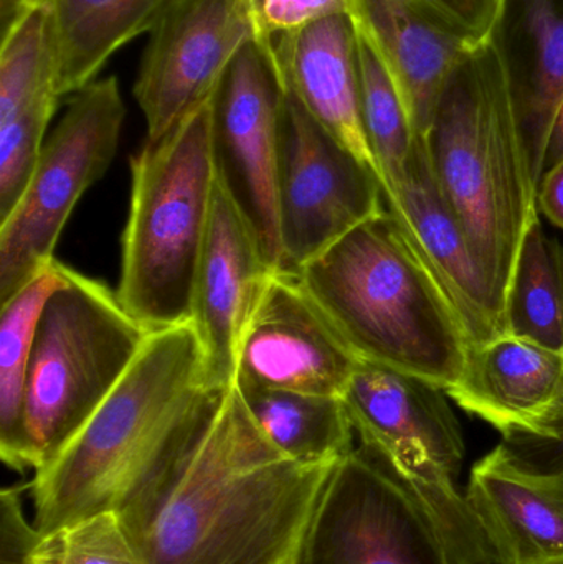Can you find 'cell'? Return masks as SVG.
I'll use <instances>...</instances> for the list:
<instances>
[{"mask_svg":"<svg viewBox=\"0 0 563 564\" xmlns=\"http://www.w3.org/2000/svg\"><path fill=\"white\" fill-rule=\"evenodd\" d=\"M336 464H301L235 384L184 457L121 513L144 564H293Z\"/></svg>","mask_w":563,"mask_h":564,"instance_id":"6da1fadb","label":"cell"},{"mask_svg":"<svg viewBox=\"0 0 563 564\" xmlns=\"http://www.w3.org/2000/svg\"><path fill=\"white\" fill-rule=\"evenodd\" d=\"M227 391L208 384L191 322L151 332L141 354L32 484L40 535L98 513H121L197 443Z\"/></svg>","mask_w":563,"mask_h":564,"instance_id":"7a4b0ae2","label":"cell"},{"mask_svg":"<svg viewBox=\"0 0 563 564\" xmlns=\"http://www.w3.org/2000/svg\"><path fill=\"white\" fill-rule=\"evenodd\" d=\"M296 280L359 360L445 391L462 377L468 335L389 208L311 260Z\"/></svg>","mask_w":563,"mask_h":564,"instance_id":"3957f363","label":"cell"},{"mask_svg":"<svg viewBox=\"0 0 563 564\" xmlns=\"http://www.w3.org/2000/svg\"><path fill=\"white\" fill-rule=\"evenodd\" d=\"M425 144L440 191L505 314L522 243L539 220V184L488 43L446 76Z\"/></svg>","mask_w":563,"mask_h":564,"instance_id":"277c9868","label":"cell"},{"mask_svg":"<svg viewBox=\"0 0 563 564\" xmlns=\"http://www.w3.org/2000/svg\"><path fill=\"white\" fill-rule=\"evenodd\" d=\"M212 95L171 131L148 139L131 161V205L116 292L151 332L192 318L217 182Z\"/></svg>","mask_w":563,"mask_h":564,"instance_id":"5b68a950","label":"cell"},{"mask_svg":"<svg viewBox=\"0 0 563 564\" xmlns=\"http://www.w3.org/2000/svg\"><path fill=\"white\" fill-rule=\"evenodd\" d=\"M151 330L105 282L65 267L36 325L25 384L33 470L50 463L128 373Z\"/></svg>","mask_w":563,"mask_h":564,"instance_id":"8992f818","label":"cell"},{"mask_svg":"<svg viewBox=\"0 0 563 564\" xmlns=\"http://www.w3.org/2000/svg\"><path fill=\"white\" fill-rule=\"evenodd\" d=\"M445 390L383 365L359 361L343 403L362 446L379 454L432 519L453 564H498L458 480L462 427Z\"/></svg>","mask_w":563,"mask_h":564,"instance_id":"52a82bcc","label":"cell"},{"mask_svg":"<svg viewBox=\"0 0 563 564\" xmlns=\"http://www.w3.org/2000/svg\"><path fill=\"white\" fill-rule=\"evenodd\" d=\"M124 118L116 76L95 79L69 96L22 198L0 221V302L55 261L53 251L73 208L118 152Z\"/></svg>","mask_w":563,"mask_h":564,"instance_id":"ba28073f","label":"cell"},{"mask_svg":"<svg viewBox=\"0 0 563 564\" xmlns=\"http://www.w3.org/2000/svg\"><path fill=\"white\" fill-rule=\"evenodd\" d=\"M277 198L278 273L294 278L354 228L387 210L376 172L317 122L288 86L281 112Z\"/></svg>","mask_w":563,"mask_h":564,"instance_id":"9c48e42d","label":"cell"},{"mask_svg":"<svg viewBox=\"0 0 563 564\" xmlns=\"http://www.w3.org/2000/svg\"><path fill=\"white\" fill-rule=\"evenodd\" d=\"M293 564H453L396 470L367 447L334 466Z\"/></svg>","mask_w":563,"mask_h":564,"instance_id":"30bf717a","label":"cell"},{"mask_svg":"<svg viewBox=\"0 0 563 564\" xmlns=\"http://www.w3.org/2000/svg\"><path fill=\"white\" fill-rule=\"evenodd\" d=\"M284 91L273 52L250 40L228 63L212 95L218 178L277 273L281 257L277 181Z\"/></svg>","mask_w":563,"mask_h":564,"instance_id":"8fae6325","label":"cell"},{"mask_svg":"<svg viewBox=\"0 0 563 564\" xmlns=\"http://www.w3.org/2000/svg\"><path fill=\"white\" fill-rule=\"evenodd\" d=\"M499 0H347L350 19L392 76L416 138L425 141L440 89L488 43Z\"/></svg>","mask_w":563,"mask_h":564,"instance_id":"7c38bea8","label":"cell"},{"mask_svg":"<svg viewBox=\"0 0 563 564\" xmlns=\"http://www.w3.org/2000/svg\"><path fill=\"white\" fill-rule=\"evenodd\" d=\"M250 40V0H175L149 33L136 78L148 139L161 138L201 106Z\"/></svg>","mask_w":563,"mask_h":564,"instance_id":"4fadbf2b","label":"cell"},{"mask_svg":"<svg viewBox=\"0 0 563 564\" xmlns=\"http://www.w3.org/2000/svg\"><path fill=\"white\" fill-rule=\"evenodd\" d=\"M359 361L300 281L274 273L241 338L234 384L343 398Z\"/></svg>","mask_w":563,"mask_h":564,"instance_id":"5bb4252c","label":"cell"},{"mask_svg":"<svg viewBox=\"0 0 563 564\" xmlns=\"http://www.w3.org/2000/svg\"><path fill=\"white\" fill-rule=\"evenodd\" d=\"M274 273L257 235L217 175L191 318L214 390L227 391L234 384L241 338Z\"/></svg>","mask_w":563,"mask_h":564,"instance_id":"9a60e30c","label":"cell"},{"mask_svg":"<svg viewBox=\"0 0 563 564\" xmlns=\"http://www.w3.org/2000/svg\"><path fill=\"white\" fill-rule=\"evenodd\" d=\"M445 393L508 440L563 443V351L499 335L469 347L462 377Z\"/></svg>","mask_w":563,"mask_h":564,"instance_id":"2e32d148","label":"cell"},{"mask_svg":"<svg viewBox=\"0 0 563 564\" xmlns=\"http://www.w3.org/2000/svg\"><path fill=\"white\" fill-rule=\"evenodd\" d=\"M383 197L455 307L469 344L505 335V314L462 224L440 191L425 141H416L402 178Z\"/></svg>","mask_w":563,"mask_h":564,"instance_id":"e0dca14e","label":"cell"},{"mask_svg":"<svg viewBox=\"0 0 563 564\" xmlns=\"http://www.w3.org/2000/svg\"><path fill=\"white\" fill-rule=\"evenodd\" d=\"M466 499L498 564L563 558V466L544 469L501 444L473 466Z\"/></svg>","mask_w":563,"mask_h":564,"instance_id":"ac0fdd59","label":"cell"},{"mask_svg":"<svg viewBox=\"0 0 563 564\" xmlns=\"http://www.w3.org/2000/svg\"><path fill=\"white\" fill-rule=\"evenodd\" d=\"M488 45L541 184L549 134L563 99V0H499Z\"/></svg>","mask_w":563,"mask_h":564,"instance_id":"d6986e66","label":"cell"},{"mask_svg":"<svg viewBox=\"0 0 563 564\" xmlns=\"http://www.w3.org/2000/svg\"><path fill=\"white\" fill-rule=\"evenodd\" d=\"M271 52L304 108L379 177L364 129L359 32L349 13L316 20Z\"/></svg>","mask_w":563,"mask_h":564,"instance_id":"ffe728a7","label":"cell"},{"mask_svg":"<svg viewBox=\"0 0 563 564\" xmlns=\"http://www.w3.org/2000/svg\"><path fill=\"white\" fill-rule=\"evenodd\" d=\"M175 0H50L59 98L98 79L132 40L151 33Z\"/></svg>","mask_w":563,"mask_h":564,"instance_id":"44dd1931","label":"cell"},{"mask_svg":"<svg viewBox=\"0 0 563 564\" xmlns=\"http://www.w3.org/2000/svg\"><path fill=\"white\" fill-rule=\"evenodd\" d=\"M65 281V264L53 261L2 302L0 314V457L17 473L33 469L25 427V384L36 325L50 295Z\"/></svg>","mask_w":563,"mask_h":564,"instance_id":"7402d4cb","label":"cell"},{"mask_svg":"<svg viewBox=\"0 0 563 564\" xmlns=\"http://www.w3.org/2000/svg\"><path fill=\"white\" fill-rule=\"evenodd\" d=\"M258 430L301 464H337L353 453L354 427L343 398L237 387Z\"/></svg>","mask_w":563,"mask_h":564,"instance_id":"603a6c76","label":"cell"},{"mask_svg":"<svg viewBox=\"0 0 563 564\" xmlns=\"http://www.w3.org/2000/svg\"><path fill=\"white\" fill-rule=\"evenodd\" d=\"M506 334L563 351V247L529 228L506 302Z\"/></svg>","mask_w":563,"mask_h":564,"instance_id":"cb8c5ba5","label":"cell"},{"mask_svg":"<svg viewBox=\"0 0 563 564\" xmlns=\"http://www.w3.org/2000/svg\"><path fill=\"white\" fill-rule=\"evenodd\" d=\"M0 122L56 89V40L52 9L33 10L0 32Z\"/></svg>","mask_w":563,"mask_h":564,"instance_id":"d4e9b609","label":"cell"},{"mask_svg":"<svg viewBox=\"0 0 563 564\" xmlns=\"http://www.w3.org/2000/svg\"><path fill=\"white\" fill-rule=\"evenodd\" d=\"M359 56L364 129L387 194L402 178L419 138L392 76L360 35Z\"/></svg>","mask_w":563,"mask_h":564,"instance_id":"484cf974","label":"cell"},{"mask_svg":"<svg viewBox=\"0 0 563 564\" xmlns=\"http://www.w3.org/2000/svg\"><path fill=\"white\" fill-rule=\"evenodd\" d=\"M33 564H144L116 512L78 520L42 535Z\"/></svg>","mask_w":563,"mask_h":564,"instance_id":"4316f807","label":"cell"},{"mask_svg":"<svg viewBox=\"0 0 563 564\" xmlns=\"http://www.w3.org/2000/svg\"><path fill=\"white\" fill-rule=\"evenodd\" d=\"M59 99H40L0 122V221L19 204L32 178Z\"/></svg>","mask_w":563,"mask_h":564,"instance_id":"83f0119b","label":"cell"},{"mask_svg":"<svg viewBox=\"0 0 563 564\" xmlns=\"http://www.w3.org/2000/svg\"><path fill=\"white\" fill-rule=\"evenodd\" d=\"M337 13H349L347 0H250L253 40L268 50L278 40Z\"/></svg>","mask_w":563,"mask_h":564,"instance_id":"f1b7e54d","label":"cell"},{"mask_svg":"<svg viewBox=\"0 0 563 564\" xmlns=\"http://www.w3.org/2000/svg\"><path fill=\"white\" fill-rule=\"evenodd\" d=\"M40 535L26 522L20 489H3L0 496V564H33Z\"/></svg>","mask_w":563,"mask_h":564,"instance_id":"f546056e","label":"cell"},{"mask_svg":"<svg viewBox=\"0 0 563 564\" xmlns=\"http://www.w3.org/2000/svg\"><path fill=\"white\" fill-rule=\"evenodd\" d=\"M539 212L555 227L563 228V161L542 175L538 194Z\"/></svg>","mask_w":563,"mask_h":564,"instance_id":"4dcf8cb0","label":"cell"},{"mask_svg":"<svg viewBox=\"0 0 563 564\" xmlns=\"http://www.w3.org/2000/svg\"><path fill=\"white\" fill-rule=\"evenodd\" d=\"M50 7V0H0V32L19 22L40 7Z\"/></svg>","mask_w":563,"mask_h":564,"instance_id":"1f68e13d","label":"cell"},{"mask_svg":"<svg viewBox=\"0 0 563 564\" xmlns=\"http://www.w3.org/2000/svg\"><path fill=\"white\" fill-rule=\"evenodd\" d=\"M563 161V99L555 112L549 134L548 149H545L544 172Z\"/></svg>","mask_w":563,"mask_h":564,"instance_id":"d6a6232c","label":"cell"},{"mask_svg":"<svg viewBox=\"0 0 563 564\" xmlns=\"http://www.w3.org/2000/svg\"><path fill=\"white\" fill-rule=\"evenodd\" d=\"M542 564H563V558H561V560H554V562L542 563Z\"/></svg>","mask_w":563,"mask_h":564,"instance_id":"836d02e7","label":"cell"}]
</instances>
